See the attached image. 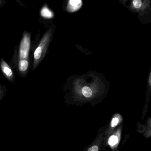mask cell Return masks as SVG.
Instances as JSON below:
<instances>
[{
	"label": "cell",
	"instance_id": "obj_9",
	"mask_svg": "<svg viewBox=\"0 0 151 151\" xmlns=\"http://www.w3.org/2000/svg\"><path fill=\"white\" fill-rule=\"evenodd\" d=\"M40 15L45 18L50 19L53 17L54 14L46 6H44L40 11Z\"/></svg>",
	"mask_w": 151,
	"mask_h": 151
},
{
	"label": "cell",
	"instance_id": "obj_7",
	"mask_svg": "<svg viewBox=\"0 0 151 151\" xmlns=\"http://www.w3.org/2000/svg\"><path fill=\"white\" fill-rule=\"evenodd\" d=\"M83 5L81 0H70L68 3L67 10L70 12H75L79 10Z\"/></svg>",
	"mask_w": 151,
	"mask_h": 151
},
{
	"label": "cell",
	"instance_id": "obj_10",
	"mask_svg": "<svg viewBox=\"0 0 151 151\" xmlns=\"http://www.w3.org/2000/svg\"><path fill=\"white\" fill-rule=\"evenodd\" d=\"M147 121V125L145 127V131H144L145 133L144 134V137L147 138L150 137L151 136V118H148Z\"/></svg>",
	"mask_w": 151,
	"mask_h": 151
},
{
	"label": "cell",
	"instance_id": "obj_14",
	"mask_svg": "<svg viewBox=\"0 0 151 151\" xmlns=\"http://www.w3.org/2000/svg\"><path fill=\"white\" fill-rule=\"evenodd\" d=\"M5 1H3L0 0V7H2L5 4Z\"/></svg>",
	"mask_w": 151,
	"mask_h": 151
},
{
	"label": "cell",
	"instance_id": "obj_15",
	"mask_svg": "<svg viewBox=\"0 0 151 151\" xmlns=\"http://www.w3.org/2000/svg\"><path fill=\"white\" fill-rule=\"evenodd\" d=\"M151 75H150V76H149V85H150V86H151Z\"/></svg>",
	"mask_w": 151,
	"mask_h": 151
},
{
	"label": "cell",
	"instance_id": "obj_6",
	"mask_svg": "<svg viewBox=\"0 0 151 151\" xmlns=\"http://www.w3.org/2000/svg\"><path fill=\"white\" fill-rule=\"evenodd\" d=\"M104 133L100 134L94 141L92 143L87 151H99L100 147L103 142Z\"/></svg>",
	"mask_w": 151,
	"mask_h": 151
},
{
	"label": "cell",
	"instance_id": "obj_13",
	"mask_svg": "<svg viewBox=\"0 0 151 151\" xmlns=\"http://www.w3.org/2000/svg\"><path fill=\"white\" fill-rule=\"evenodd\" d=\"M133 5L135 8H139L142 6V1L140 0H134L133 1Z\"/></svg>",
	"mask_w": 151,
	"mask_h": 151
},
{
	"label": "cell",
	"instance_id": "obj_2",
	"mask_svg": "<svg viewBox=\"0 0 151 151\" xmlns=\"http://www.w3.org/2000/svg\"><path fill=\"white\" fill-rule=\"evenodd\" d=\"M31 46V34L25 31L23 34L18 52V60H29Z\"/></svg>",
	"mask_w": 151,
	"mask_h": 151
},
{
	"label": "cell",
	"instance_id": "obj_11",
	"mask_svg": "<svg viewBox=\"0 0 151 151\" xmlns=\"http://www.w3.org/2000/svg\"><path fill=\"white\" fill-rule=\"evenodd\" d=\"M82 94L84 97L86 98H90L92 97L93 94L91 89L88 86H85L82 89Z\"/></svg>",
	"mask_w": 151,
	"mask_h": 151
},
{
	"label": "cell",
	"instance_id": "obj_5",
	"mask_svg": "<svg viewBox=\"0 0 151 151\" xmlns=\"http://www.w3.org/2000/svg\"><path fill=\"white\" fill-rule=\"evenodd\" d=\"M0 68L6 78L11 83H14L15 77L14 72L11 67L3 58H1L0 61Z\"/></svg>",
	"mask_w": 151,
	"mask_h": 151
},
{
	"label": "cell",
	"instance_id": "obj_12",
	"mask_svg": "<svg viewBox=\"0 0 151 151\" xmlns=\"http://www.w3.org/2000/svg\"><path fill=\"white\" fill-rule=\"evenodd\" d=\"M6 88L5 86L2 85L0 84V101L1 100L5 93H6Z\"/></svg>",
	"mask_w": 151,
	"mask_h": 151
},
{
	"label": "cell",
	"instance_id": "obj_4",
	"mask_svg": "<svg viewBox=\"0 0 151 151\" xmlns=\"http://www.w3.org/2000/svg\"><path fill=\"white\" fill-rule=\"evenodd\" d=\"M123 125L118 126L114 132L109 136L106 145H109L112 151H115L118 147L121 140Z\"/></svg>",
	"mask_w": 151,
	"mask_h": 151
},
{
	"label": "cell",
	"instance_id": "obj_1",
	"mask_svg": "<svg viewBox=\"0 0 151 151\" xmlns=\"http://www.w3.org/2000/svg\"><path fill=\"white\" fill-rule=\"evenodd\" d=\"M52 31L49 29L44 34L34 53L32 70H35L45 56L52 36Z\"/></svg>",
	"mask_w": 151,
	"mask_h": 151
},
{
	"label": "cell",
	"instance_id": "obj_8",
	"mask_svg": "<svg viewBox=\"0 0 151 151\" xmlns=\"http://www.w3.org/2000/svg\"><path fill=\"white\" fill-rule=\"evenodd\" d=\"M29 67V60H22L19 61L17 64V68L21 75H26Z\"/></svg>",
	"mask_w": 151,
	"mask_h": 151
},
{
	"label": "cell",
	"instance_id": "obj_3",
	"mask_svg": "<svg viewBox=\"0 0 151 151\" xmlns=\"http://www.w3.org/2000/svg\"><path fill=\"white\" fill-rule=\"evenodd\" d=\"M123 122V118L120 114L116 113L114 115L108 128L106 129L104 133V138H103V145H106L107 140L109 136L114 132L117 126H119Z\"/></svg>",
	"mask_w": 151,
	"mask_h": 151
}]
</instances>
